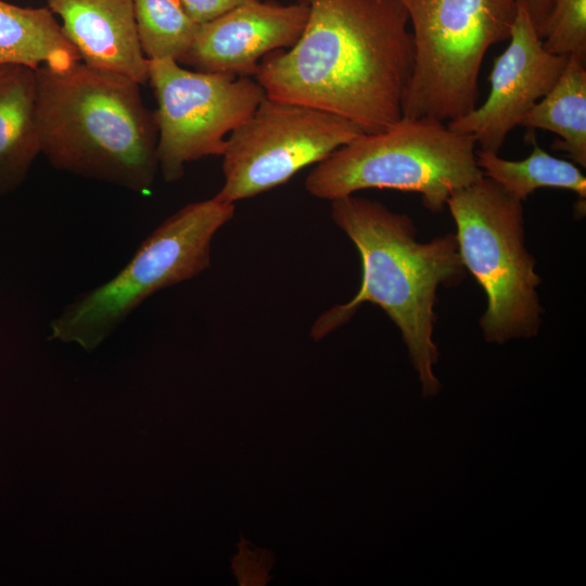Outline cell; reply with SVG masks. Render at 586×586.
<instances>
[{
	"label": "cell",
	"mask_w": 586,
	"mask_h": 586,
	"mask_svg": "<svg viewBox=\"0 0 586 586\" xmlns=\"http://www.w3.org/2000/svg\"><path fill=\"white\" fill-rule=\"evenodd\" d=\"M508 40L506 50L494 61L487 99L470 113L447 123L451 130L471 135L480 150L493 153L499 152L508 133L550 91L569 59L543 47L524 0H518Z\"/></svg>",
	"instance_id": "10"
},
{
	"label": "cell",
	"mask_w": 586,
	"mask_h": 586,
	"mask_svg": "<svg viewBox=\"0 0 586 586\" xmlns=\"http://www.w3.org/2000/svg\"><path fill=\"white\" fill-rule=\"evenodd\" d=\"M36 103V69L0 65V195L20 187L41 154Z\"/></svg>",
	"instance_id": "13"
},
{
	"label": "cell",
	"mask_w": 586,
	"mask_h": 586,
	"mask_svg": "<svg viewBox=\"0 0 586 586\" xmlns=\"http://www.w3.org/2000/svg\"><path fill=\"white\" fill-rule=\"evenodd\" d=\"M40 152L60 170L138 193L158 171L154 113L139 84L78 62L36 69Z\"/></svg>",
	"instance_id": "3"
},
{
	"label": "cell",
	"mask_w": 586,
	"mask_h": 586,
	"mask_svg": "<svg viewBox=\"0 0 586 586\" xmlns=\"http://www.w3.org/2000/svg\"><path fill=\"white\" fill-rule=\"evenodd\" d=\"M80 62L48 8H22L0 0V65L65 71Z\"/></svg>",
	"instance_id": "14"
},
{
	"label": "cell",
	"mask_w": 586,
	"mask_h": 586,
	"mask_svg": "<svg viewBox=\"0 0 586 586\" xmlns=\"http://www.w3.org/2000/svg\"><path fill=\"white\" fill-rule=\"evenodd\" d=\"M522 202L486 176L446 202L462 264L486 295L480 326L489 343L533 337L542 323L540 278L525 247Z\"/></svg>",
	"instance_id": "5"
},
{
	"label": "cell",
	"mask_w": 586,
	"mask_h": 586,
	"mask_svg": "<svg viewBox=\"0 0 586 586\" xmlns=\"http://www.w3.org/2000/svg\"><path fill=\"white\" fill-rule=\"evenodd\" d=\"M361 133L337 115L266 97L227 138L216 196L235 204L277 188Z\"/></svg>",
	"instance_id": "9"
},
{
	"label": "cell",
	"mask_w": 586,
	"mask_h": 586,
	"mask_svg": "<svg viewBox=\"0 0 586 586\" xmlns=\"http://www.w3.org/2000/svg\"><path fill=\"white\" fill-rule=\"evenodd\" d=\"M471 135L430 117H406L387 129L361 133L311 169L305 188L333 201L366 189L418 192L423 206L443 211L450 194L484 175Z\"/></svg>",
	"instance_id": "4"
},
{
	"label": "cell",
	"mask_w": 586,
	"mask_h": 586,
	"mask_svg": "<svg viewBox=\"0 0 586 586\" xmlns=\"http://www.w3.org/2000/svg\"><path fill=\"white\" fill-rule=\"evenodd\" d=\"M138 37L148 60L178 63L193 42L200 24L179 0H132Z\"/></svg>",
	"instance_id": "17"
},
{
	"label": "cell",
	"mask_w": 586,
	"mask_h": 586,
	"mask_svg": "<svg viewBox=\"0 0 586 586\" xmlns=\"http://www.w3.org/2000/svg\"><path fill=\"white\" fill-rule=\"evenodd\" d=\"M542 42L552 54L586 60V0H550Z\"/></svg>",
	"instance_id": "18"
},
{
	"label": "cell",
	"mask_w": 586,
	"mask_h": 586,
	"mask_svg": "<svg viewBox=\"0 0 586 586\" xmlns=\"http://www.w3.org/2000/svg\"><path fill=\"white\" fill-rule=\"evenodd\" d=\"M532 24L543 40L548 17L550 14V0H524Z\"/></svg>",
	"instance_id": "20"
},
{
	"label": "cell",
	"mask_w": 586,
	"mask_h": 586,
	"mask_svg": "<svg viewBox=\"0 0 586 586\" xmlns=\"http://www.w3.org/2000/svg\"><path fill=\"white\" fill-rule=\"evenodd\" d=\"M84 64L145 84L149 60L138 37L132 0H48Z\"/></svg>",
	"instance_id": "12"
},
{
	"label": "cell",
	"mask_w": 586,
	"mask_h": 586,
	"mask_svg": "<svg viewBox=\"0 0 586 586\" xmlns=\"http://www.w3.org/2000/svg\"><path fill=\"white\" fill-rule=\"evenodd\" d=\"M533 151L521 161L501 158L498 153L477 149L476 164L483 175L501 186L515 198L524 201L540 188H557L576 193L579 200L586 199V178L579 168L565 160L544 151L530 139Z\"/></svg>",
	"instance_id": "16"
},
{
	"label": "cell",
	"mask_w": 586,
	"mask_h": 586,
	"mask_svg": "<svg viewBox=\"0 0 586 586\" xmlns=\"http://www.w3.org/2000/svg\"><path fill=\"white\" fill-rule=\"evenodd\" d=\"M234 212L233 203L216 195L180 208L117 275L67 304L50 322L51 337L94 349L146 298L205 271L212 241Z\"/></svg>",
	"instance_id": "6"
},
{
	"label": "cell",
	"mask_w": 586,
	"mask_h": 586,
	"mask_svg": "<svg viewBox=\"0 0 586 586\" xmlns=\"http://www.w3.org/2000/svg\"><path fill=\"white\" fill-rule=\"evenodd\" d=\"M520 126L556 133L552 149L564 151L586 167V60L570 55L550 91L542 98Z\"/></svg>",
	"instance_id": "15"
},
{
	"label": "cell",
	"mask_w": 586,
	"mask_h": 586,
	"mask_svg": "<svg viewBox=\"0 0 586 586\" xmlns=\"http://www.w3.org/2000/svg\"><path fill=\"white\" fill-rule=\"evenodd\" d=\"M331 216L359 252L361 283L351 301L315 320L310 335L321 340L349 321L364 303L378 305L402 333L422 396H436L442 390L433 372L438 359L432 339L436 292L464 276L456 235L419 242L408 215L354 194L331 201Z\"/></svg>",
	"instance_id": "2"
},
{
	"label": "cell",
	"mask_w": 586,
	"mask_h": 586,
	"mask_svg": "<svg viewBox=\"0 0 586 586\" xmlns=\"http://www.w3.org/2000/svg\"><path fill=\"white\" fill-rule=\"evenodd\" d=\"M413 39L403 116L453 122L477 106L488 49L509 39L518 0H399Z\"/></svg>",
	"instance_id": "7"
},
{
	"label": "cell",
	"mask_w": 586,
	"mask_h": 586,
	"mask_svg": "<svg viewBox=\"0 0 586 586\" xmlns=\"http://www.w3.org/2000/svg\"><path fill=\"white\" fill-rule=\"evenodd\" d=\"M303 1L309 14L300 39L258 64L266 97L337 115L365 133L398 122L415 59L399 0Z\"/></svg>",
	"instance_id": "1"
},
{
	"label": "cell",
	"mask_w": 586,
	"mask_h": 586,
	"mask_svg": "<svg viewBox=\"0 0 586 586\" xmlns=\"http://www.w3.org/2000/svg\"><path fill=\"white\" fill-rule=\"evenodd\" d=\"M156 99L158 170L167 182L179 180L188 163L221 156L229 135L266 98L251 77L190 71L173 59L149 60Z\"/></svg>",
	"instance_id": "8"
},
{
	"label": "cell",
	"mask_w": 586,
	"mask_h": 586,
	"mask_svg": "<svg viewBox=\"0 0 586 586\" xmlns=\"http://www.w3.org/2000/svg\"><path fill=\"white\" fill-rule=\"evenodd\" d=\"M308 4L253 0L200 24L180 60L194 71L235 77L255 76L269 53L293 47L308 20Z\"/></svg>",
	"instance_id": "11"
},
{
	"label": "cell",
	"mask_w": 586,
	"mask_h": 586,
	"mask_svg": "<svg viewBox=\"0 0 586 586\" xmlns=\"http://www.w3.org/2000/svg\"><path fill=\"white\" fill-rule=\"evenodd\" d=\"M188 15L198 24L212 21L242 3L253 0H179Z\"/></svg>",
	"instance_id": "19"
}]
</instances>
